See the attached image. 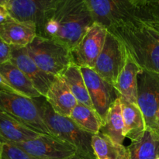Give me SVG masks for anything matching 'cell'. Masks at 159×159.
Instances as JSON below:
<instances>
[{"instance_id": "cell-1", "label": "cell", "mask_w": 159, "mask_h": 159, "mask_svg": "<svg viewBox=\"0 0 159 159\" xmlns=\"http://www.w3.org/2000/svg\"><path fill=\"white\" fill-rule=\"evenodd\" d=\"M94 23L85 0H57L37 36L54 40L71 51Z\"/></svg>"}, {"instance_id": "cell-2", "label": "cell", "mask_w": 159, "mask_h": 159, "mask_svg": "<svg viewBox=\"0 0 159 159\" xmlns=\"http://www.w3.org/2000/svg\"><path fill=\"white\" fill-rule=\"evenodd\" d=\"M143 71L159 76V34L137 19L109 30Z\"/></svg>"}, {"instance_id": "cell-3", "label": "cell", "mask_w": 159, "mask_h": 159, "mask_svg": "<svg viewBox=\"0 0 159 159\" xmlns=\"http://www.w3.org/2000/svg\"><path fill=\"white\" fill-rule=\"evenodd\" d=\"M34 99L51 134L72 144L82 156L96 159L92 146L93 134L81 129L70 117L55 113L43 96Z\"/></svg>"}, {"instance_id": "cell-4", "label": "cell", "mask_w": 159, "mask_h": 159, "mask_svg": "<svg viewBox=\"0 0 159 159\" xmlns=\"http://www.w3.org/2000/svg\"><path fill=\"white\" fill-rule=\"evenodd\" d=\"M25 50L43 71L54 76H60L72 63L69 49L46 37L37 36Z\"/></svg>"}, {"instance_id": "cell-5", "label": "cell", "mask_w": 159, "mask_h": 159, "mask_svg": "<svg viewBox=\"0 0 159 159\" xmlns=\"http://www.w3.org/2000/svg\"><path fill=\"white\" fill-rule=\"evenodd\" d=\"M0 112L18 120L37 131L51 134L34 99L0 90Z\"/></svg>"}, {"instance_id": "cell-6", "label": "cell", "mask_w": 159, "mask_h": 159, "mask_svg": "<svg viewBox=\"0 0 159 159\" xmlns=\"http://www.w3.org/2000/svg\"><path fill=\"white\" fill-rule=\"evenodd\" d=\"M95 23L107 30L136 19L137 7L130 0H85Z\"/></svg>"}, {"instance_id": "cell-7", "label": "cell", "mask_w": 159, "mask_h": 159, "mask_svg": "<svg viewBox=\"0 0 159 159\" xmlns=\"http://www.w3.org/2000/svg\"><path fill=\"white\" fill-rule=\"evenodd\" d=\"M127 54L128 52L120 40L108 31L103 48L93 70L102 79L114 86L125 65Z\"/></svg>"}, {"instance_id": "cell-8", "label": "cell", "mask_w": 159, "mask_h": 159, "mask_svg": "<svg viewBox=\"0 0 159 159\" xmlns=\"http://www.w3.org/2000/svg\"><path fill=\"white\" fill-rule=\"evenodd\" d=\"M108 30L94 23L79 43L71 51L72 63L76 65L94 68L96 61L103 48Z\"/></svg>"}, {"instance_id": "cell-9", "label": "cell", "mask_w": 159, "mask_h": 159, "mask_svg": "<svg viewBox=\"0 0 159 159\" xmlns=\"http://www.w3.org/2000/svg\"><path fill=\"white\" fill-rule=\"evenodd\" d=\"M80 68L92 103L104 122L110 107L120 96L113 85L102 79L93 68Z\"/></svg>"}, {"instance_id": "cell-10", "label": "cell", "mask_w": 159, "mask_h": 159, "mask_svg": "<svg viewBox=\"0 0 159 159\" xmlns=\"http://www.w3.org/2000/svg\"><path fill=\"white\" fill-rule=\"evenodd\" d=\"M57 0H0L12 19L20 22L34 23L39 30Z\"/></svg>"}, {"instance_id": "cell-11", "label": "cell", "mask_w": 159, "mask_h": 159, "mask_svg": "<svg viewBox=\"0 0 159 159\" xmlns=\"http://www.w3.org/2000/svg\"><path fill=\"white\" fill-rule=\"evenodd\" d=\"M15 144L39 159L65 158L78 153L72 144L48 134H43L35 139Z\"/></svg>"}, {"instance_id": "cell-12", "label": "cell", "mask_w": 159, "mask_h": 159, "mask_svg": "<svg viewBox=\"0 0 159 159\" xmlns=\"http://www.w3.org/2000/svg\"><path fill=\"white\" fill-rule=\"evenodd\" d=\"M138 77V105L144 114L147 127L152 129L159 110V76L143 71Z\"/></svg>"}, {"instance_id": "cell-13", "label": "cell", "mask_w": 159, "mask_h": 159, "mask_svg": "<svg viewBox=\"0 0 159 159\" xmlns=\"http://www.w3.org/2000/svg\"><path fill=\"white\" fill-rule=\"evenodd\" d=\"M10 61L29 78L40 95L45 97L56 76L43 71L28 55L25 48H12Z\"/></svg>"}, {"instance_id": "cell-14", "label": "cell", "mask_w": 159, "mask_h": 159, "mask_svg": "<svg viewBox=\"0 0 159 159\" xmlns=\"http://www.w3.org/2000/svg\"><path fill=\"white\" fill-rule=\"evenodd\" d=\"M37 36L35 23L20 22L11 19L0 24V37L12 48H23Z\"/></svg>"}, {"instance_id": "cell-15", "label": "cell", "mask_w": 159, "mask_h": 159, "mask_svg": "<svg viewBox=\"0 0 159 159\" xmlns=\"http://www.w3.org/2000/svg\"><path fill=\"white\" fill-rule=\"evenodd\" d=\"M45 99L55 113L69 117L78 101L61 76H56Z\"/></svg>"}, {"instance_id": "cell-16", "label": "cell", "mask_w": 159, "mask_h": 159, "mask_svg": "<svg viewBox=\"0 0 159 159\" xmlns=\"http://www.w3.org/2000/svg\"><path fill=\"white\" fill-rule=\"evenodd\" d=\"M142 72V69L128 53L125 65L114 85L120 97L132 103L138 104V76Z\"/></svg>"}, {"instance_id": "cell-17", "label": "cell", "mask_w": 159, "mask_h": 159, "mask_svg": "<svg viewBox=\"0 0 159 159\" xmlns=\"http://www.w3.org/2000/svg\"><path fill=\"white\" fill-rule=\"evenodd\" d=\"M43 134L18 120L0 112V141L4 143L25 142Z\"/></svg>"}, {"instance_id": "cell-18", "label": "cell", "mask_w": 159, "mask_h": 159, "mask_svg": "<svg viewBox=\"0 0 159 159\" xmlns=\"http://www.w3.org/2000/svg\"><path fill=\"white\" fill-rule=\"evenodd\" d=\"M127 159H157L159 158V135L147 127L143 134L127 147Z\"/></svg>"}, {"instance_id": "cell-19", "label": "cell", "mask_w": 159, "mask_h": 159, "mask_svg": "<svg viewBox=\"0 0 159 159\" xmlns=\"http://www.w3.org/2000/svg\"><path fill=\"white\" fill-rule=\"evenodd\" d=\"M124 118V136L131 141L139 138L147 128L144 114L138 104L132 103L120 97Z\"/></svg>"}, {"instance_id": "cell-20", "label": "cell", "mask_w": 159, "mask_h": 159, "mask_svg": "<svg viewBox=\"0 0 159 159\" xmlns=\"http://www.w3.org/2000/svg\"><path fill=\"white\" fill-rule=\"evenodd\" d=\"M0 73L21 96L30 99L42 96L29 78L11 61L0 64Z\"/></svg>"}, {"instance_id": "cell-21", "label": "cell", "mask_w": 159, "mask_h": 159, "mask_svg": "<svg viewBox=\"0 0 159 159\" xmlns=\"http://www.w3.org/2000/svg\"><path fill=\"white\" fill-rule=\"evenodd\" d=\"M61 76L65 81L78 102L94 109L80 67L71 63Z\"/></svg>"}, {"instance_id": "cell-22", "label": "cell", "mask_w": 159, "mask_h": 159, "mask_svg": "<svg viewBox=\"0 0 159 159\" xmlns=\"http://www.w3.org/2000/svg\"><path fill=\"white\" fill-rule=\"evenodd\" d=\"M92 146L96 159H127V148L100 131L93 135Z\"/></svg>"}, {"instance_id": "cell-23", "label": "cell", "mask_w": 159, "mask_h": 159, "mask_svg": "<svg viewBox=\"0 0 159 159\" xmlns=\"http://www.w3.org/2000/svg\"><path fill=\"white\" fill-rule=\"evenodd\" d=\"M124 118L122 114L120 97L118 98L110 107L100 132L104 134L118 144H123L124 136Z\"/></svg>"}, {"instance_id": "cell-24", "label": "cell", "mask_w": 159, "mask_h": 159, "mask_svg": "<svg viewBox=\"0 0 159 159\" xmlns=\"http://www.w3.org/2000/svg\"><path fill=\"white\" fill-rule=\"evenodd\" d=\"M69 117L81 129L92 134L99 133L104 123L94 109L79 102L71 111Z\"/></svg>"}, {"instance_id": "cell-25", "label": "cell", "mask_w": 159, "mask_h": 159, "mask_svg": "<svg viewBox=\"0 0 159 159\" xmlns=\"http://www.w3.org/2000/svg\"><path fill=\"white\" fill-rule=\"evenodd\" d=\"M136 19L159 34V1L142 7L137 8Z\"/></svg>"}, {"instance_id": "cell-26", "label": "cell", "mask_w": 159, "mask_h": 159, "mask_svg": "<svg viewBox=\"0 0 159 159\" xmlns=\"http://www.w3.org/2000/svg\"><path fill=\"white\" fill-rule=\"evenodd\" d=\"M3 143L2 159H39L12 143Z\"/></svg>"}, {"instance_id": "cell-27", "label": "cell", "mask_w": 159, "mask_h": 159, "mask_svg": "<svg viewBox=\"0 0 159 159\" xmlns=\"http://www.w3.org/2000/svg\"><path fill=\"white\" fill-rule=\"evenodd\" d=\"M12 48L0 37V64L10 61Z\"/></svg>"}, {"instance_id": "cell-28", "label": "cell", "mask_w": 159, "mask_h": 159, "mask_svg": "<svg viewBox=\"0 0 159 159\" xmlns=\"http://www.w3.org/2000/svg\"><path fill=\"white\" fill-rule=\"evenodd\" d=\"M0 90H2V91L8 92V93H14V94H18L20 95L10 84L9 83L7 80L6 79V78L2 75L0 73ZM21 96V95H20Z\"/></svg>"}, {"instance_id": "cell-29", "label": "cell", "mask_w": 159, "mask_h": 159, "mask_svg": "<svg viewBox=\"0 0 159 159\" xmlns=\"http://www.w3.org/2000/svg\"><path fill=\"white\" fill-rule=\"evenodd\" d=\"M158 1H159V0H130L132 4L136 6L137 8L144 7V6H148V5Z\"/></svg>"}, {"instance_id": "cell-30", "label": "cell", "mask_w": 159, "mask_h": 159, "mask_svg": "<svg viewBox=\"0 0 159 159\" xmlns=\"http://www.w3.org/2000/svg\"><path fill=\"white\" fill-rule=\"evenodd\" d=\"M12 18H11L10 16H9V12L6 11V9H5L3 6H2L1 5H0V24L9 21Z\"/></svg>"}, {"instance_id": "cell-31", "label": "cell", "mask_w": 159, "mask_h": 159, "mask_svg": "<svg viewBox=\"0 0 159 159\" xmlns=\"http://www.w3.org/2000/svg\"><path fill=\"white\" fill-rule=\"evenodd\" d=\"M153 129L154 130L157 132V134L159 135V110H158L156 113V116H155V123H154V126H153Z\"/></svg>"}, {"instance_id": "cell-32", "label": "cell", "mask_w": 159, "mask_h": 159, "mask_svg": "<svg viewBox=\"0 0 159 159\" xmlns=\"http://www.w3.org/2000/svg\"><path fill=\"white\" fill-rule=\"evenodd\" d=\"M61 159H90V158H86V157L85 156H82V155H80V154L79 153H76L74 155H72V156L68 157V158H61Z\"/></svg>"}, {"instance_id": "cell-33", "label": "cell", "mask_w": 159, "mask_h": 159, "mask_svg": "<svg viewBox=\"0 0 159 159\" xmlns=\"http://www.w3.org/2000/svg\"><path fill=\"white\" fill-rule=\"evenodd\" d=\"M2 148L3 143L0 141V159H2Z\"/></svg>"}, {"instance_id": "cell-34", "label": "cell", "mask_w": 159, "mask_h": 159, "mask_svg": "<svg viewBox=\"0 0 159 159\" xmlns=\"http://www.w3.org/2000/svg\"><path fill=\"white\" fill-rule=\"evenodd\" d=\"M157 159H159V158H157Z\"/></svg>"}]
</instances>
